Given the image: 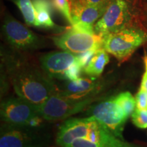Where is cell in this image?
I'll return each mask as SVG.
<instances>
[{
    "mask_svg": "<svg viewBox=\"0 0 147 147\" xmlns=\"http://www.w3.org/2000/svg\"><path fill=\"white\" fill-rule=\"evenodd\" d=\"M10 76L18 96L36 106L41 105L57 92V87L50 76L28 64H16L11 68Z\"/></svg>",
    "mask_w": 147,
    "mask_h": 147,
    "instance_id": "obj_1",
    "label": "cell"
},
{
    "mask_svg": "<svg viewBox=\"0 0 147 147\" xmlns=\"http://www.w3.org/2000/svg\"><path fill=\"white\" fill-rule=\"evenodd\" d=\"M102 40V49L122 63L147 42V33L139 27L131 26L106 35Z\"/></svg>",
    "mask_w": 147,
    "mask_h": 147,
    "instance_id": "obj_2",
    "label": "cell"
},
{
    "mask_svg": "<svg viewBox=\"0 0 147 147\" xmlns=\"http://www.w3.org/2000/svg\"><path fill=\"white\" fill-rule=\"evenodd\" d=\"M97 99L95 95L73 99L55 93L38 106V112L45 121H61L86 109Z\"/></svg>",
    "mask_w": 147,
    "mask_h": 147,
    "instance_id": "obj_3",
    "label": "cell"
},
{
    "mask_svg": "<svg viewBox=\"0 0 147 147\" xmlns=\"http://www.w3.org/2000/svg\"><path fill=\"white\" fill-rule=\"evenodd\" d=\"M1 117L5 123L14 125L40 127L43 118L38 112V106L22 98L9 97L1 104Z\"/></svg>",
    "mask_w": 147,
    "mask_h": 147,
    "instance_id": "obj_4",
    "label": "cell"
},
{
    "mask_svg": "<svg viewBox=\"0 0 147 147\" xmlns=\"http://www.w3.org/2000/svg\"><path fill=\"white\" fill-rule=\"evenodd\" d=\"M133 13L128 0H108L102 17L94 26V32L101 38L132 25Z\"/></svg>",
    "mask_w": 147,
    "mask_h": 147,
    "instance_id": "obj_5",
    "label": "cell"
},
{
    "mask_svg": "<svg viewBox=\"0 0 147 147\" xmlns=\"http://www.w3.org/2000/svg\"><path fill=\"white\" fill-rule=\"evenodd\" d=\"M57 47L75 55L102 48V40L95 34L83 32L70 27L63 34L53 38Z\"/></svg>",
    "mask_w": 147,
    "mask_h": 147,
    "instance_id": "obj_6",
    "label": "cell"
},
{
    "mask_svg": "<svg viewBox=\"0 0 147 147\" xmlns=\"http://www.w3.org/2000/svg\"><path fill=\"white\" fill-rule=\"evenodd\" d=\"M2 32L5 40L14 49L19 51L36 50L42 47L40 38L10 14L5 16Z\"/></svg>",
    "mask_w": 147,
    "mask_h": 147,
    "instance_id": "obj_7",
    "label": "cell"
},
{
    "mask_svg": "<svg viewBox=\"0 0 147 147\" xmlns=\"http://www.w3.org/2000/svg\"><path fill=\"white\" fill-rule=\"evenodd\" d=\"M91 117L105 125L117 137L124 140L123 136L124 125L127 119L125 114L115 101V97L102 101L91 108Z\"/></svg>",
    "mask_w": 147,
    "mask_h": 147,
    "instance_id": "obj_8",
    "label": "cell"
},
{
    "mask_svg": "<svg viewBox=\"0 0 147 147\" xmlns=\"http://www.w3.org/2000/svg\"><path fill=\"white\" fill-rule=\"evenodd\" d=\"M33 129L5 123L1 127L0 147H45V143Z\"/></svg>",
    "mask_w": 147,
    "mask_h": 147,
    "instance_id": "obj_9",
    "label": "cell"
},
{
    "mask_svg": "<svg viewBox=\"0 0 147 147\" xmlns=\"http://www.w3.org/2000/svg\"><path fill=\"white\" fill-rule=\"evenodd\" d=\"M108 5V4H107ZM106 6H94L88 4L85 0H78L71 5L72 24L71 27L95 34L94 26L105 12Z\"/></svg>",
    "mask_w": 147,
    "mask_h": 147,
    "instance_id": "obj_10",
    "label": "cell"
},
{
    "mask_svg": "<svg viewBox=\"0 0 147 147\" xmlns=\"http://www.w3.org/2000/svg\"><path fill=\"white\" fill-rule=\"evenodd\" d=\"M77 60V55L67 51H55L45 54L40 58L41 69L51 78L63 80L65 71Z\"/></svg>",
    "mask_w": 147,
    "mask_h": 147,
    "instance_id": "obj_11",
    "label": "cell"
},
{
    "mask_svg": "<svg viewBox=\"0 0 147 147\" xmlns=\"http://www.w3.org/2000/svg\"><path fill=\"white\" fill-rule=\"evenodd\" d=\"M93 117L87 118H71L62 123L56 138L58 146L65 147L78 138H86L89 133Z\"/></svg>",
    "mask_w": 147,
    "mask_h": 147,
    "instance_id": "obj_12",
    "label": "cell"
},
{
    "mask_svg": "<svg viewBox=\"0 0 147 147\" xmlns=\"http://www.w3.org/2000/svg\"><path fill=\"white\" fill-rule=\"evenodd\" d=\"M100 82L95 77L78 78L74 80H67L61 89L59 95L73 99H81L96 95L100 89Z\"/></svg>",
    "mask_w": 147,
    "mask_h": 147,
    "instance_id": "obj_13",
    "label": "cell"
},
{
    "mask_svg": "<svg viewBox=\"0 0 147 147\" xmlns=\"http://www.w3.org/2000/svg\"><path fill=\"white\" fill-rule=\"evenodd\" d=\"M86 139L103 147H142L129 143L125 140L117 137L105 125L93 117Z\"/></svg>",
    "mask_w": 147,
    "mask_h": 147,
    "instance_id": "obj_14",
    "label": "cell"
},
{
    "mask_svg": "<svg viewBox=\"0 0 147 147\" xmlns=\"http://www.w3.org/2000/svg\"><path fill=\"white\" fill-rule=\"evenodd\" d=\"M36 14V27L47 29H63L55 24L51 18L54 5L49 0H32Z\"/></svg>",
    "mask_w": 147,
    "mask_h": 147,
    "instance_id": "obj_15",
    "label": "cell"
},
{
    "mask_svg": "<svg viewBox=\"0 0 147 147\" xmlns=\"http://www.w3.org/2000/svg\"><path fill=\"white\" fill-rule=\"evenodd\" d=\"M110 57L108 53L101 48L95 51L91 59L83 69V72L91 77L100 76L106 65L109 63Z\"/></svg>",
    "mask_w": 147,
    "mask_h": 147,
    "instance_id": "obj_16",
    "label": "cell"
},
{
    "mask_svg": "<svg viewBox=\"0 0 147 147\" xmlns=\"http://www.w3.org/2000/svg\"><path fill=\"white\" fill-rule=\"evenodd\" d=\"M23 14L25 23L29 26H35L36 14L32 1L31 0H12Z\"/></svg>",
    "mask_w": 147,
    "mask_h": 147,
    "instance_id": "obj_17",
    "label": "cell"
},
{
    "mask_svg": "<svg viewBox=\"0 0 147 147\" xmlns=\"http://www.w3.org/2000/svg\"><path fill=\"white\" fill-rule=\"evenodd\" d=\"M115 99L117 104L124 111L126 117L129 118L131 116L136 107V98H134L131 93L129 91L123 92L116 96Z\"/></svg>",
    "mask_w": 147,
    "mask_h": 147,
    "instance_id": "obj_18",
    "label": "cell"
},
{
    "mask_svg": "<svg viewBox=\"0 0 147 147\" xmlns=\"http://www.w3.org/2000/svg\"><path fill=\"white\" fill-rule=\"evenodd\" d=\"M53 5L71 25L72 18H71L70 1L69 0H53Z\"/></svg>",
    "mask_w": 147,
    "mask_h": 147,
    "instance_id": "obj_19",
    "label": "cell"
},
{
    "mask_svg": "<svg viewBox=\"0 0 147 147\" xmlns=\"http://www.w3.org/2000/svg\"><path fill=\"white\" fill-rule=\"evenodd\" d=\"M133 123L140 129L147 128V108L139 109L136 108L131 115Z\"/></svg>",
    "mask_w": 147,
    "mask_h": 147,
    "instance_id": "obj_20",
    "label": "cell"
},
{
    "mask_svg": "<svg viewBox=\"0 0 147 147\" xmlns=\"http://www.w3.org/2000/svg\"><path fill=\"white\" fill-rule=\"evenodd\" d=\"M82 71H83V69H82L81 66L78 63V62L76 61L65 71V73H64L63 80H76V79L80 78V74H81Z\"/></svg>",
    "mask_w": 147,
    "mask_h": 147,
    "instance_id": "obj_21",
    "label": "cell"
},
{
    "mask_svg": "<svg viewBox=\"0 0 147 147\" xmlns=\"http://www.w3.org/2000/svg\"><path fill=\"white\" fill-rule=\"evenodd\" d=\"M136 108L139 109H146L147 108V91L144 88L140 87L138 92L136 95Z\"/></svg>",
    "mask_w": 147,
    "mask_h": 147,
    "instance_id": "obj_22",
    "label": "cell"
},
{
    "mask_svg": "<svg viewBox=\"0 0 147 147\" xmlns=\"http://www.w3.org/2000/svg\"><path fill=\"white\" fill-rule=\"evenodd\" d=\"M65 147H103L86 138H78Z\"/></svg>",
    "mask_w": 147,
    "mask_h": 147,
    "instance_id": "obj_23",
    "label": "cell"
},
{
    "mask_svg": "<svg viewBox=\"0 0 147 147\" xmlns=\"http://www.w3.org/2000/svg\"><path fill=\"white\" fill-rule=\"evenodd\" d=\"M144 72L142 76V81H141L140 87L144 88L147 91V54L144 53Z\"/></svg>",
    "mask_w": 147,
    "mask_h": 147,
    "instance_id": "obj_24",
    "label": "cell"
},
{
    "mask_svg": "<svg viewBox=\"0 0 147 147\" xmlns=\"http://www.w3.org/2000/svg\"><path fill=\"white\" fill-rule=\"evenodd\" d=\"M88 4L94 6H106L107 5L108 0H85Z\"/></svg>",
    "mask_w": 147,
    "mask_h": 147,
    "instance_id": "obj_25",
    "label": "cell"
},
{
    "mask_svg": "<svg viewBox=\"0 0 147 147\" xmlns=\"http://www.w3.org/2000/svg\"><path fill=\"white\" fill-rule=\"evenodd\" d=\"M69 1H70V3H71V4H73L74 3H75L76 1H78V0H69Z\"/></svg>",
    "mask_w": 147,
    "mask_h": 147,
    "instance_id": "obj_26",
    "label": "cell"
},
{
    "mask_svg": "<svg viewBox=\"0 0 147 147\" xmlns=\"http://www.w3.org/2000/svg\"><path fill=\"white\" fill-rule=\"evenodd\" d=\"M50 147H60V146H50Z\"/></svg>",
    "mask_w": 147,
    "mask_h": 147,
    "instance_id": "obj_27",
    "label": "cell"
}]
</instances>
